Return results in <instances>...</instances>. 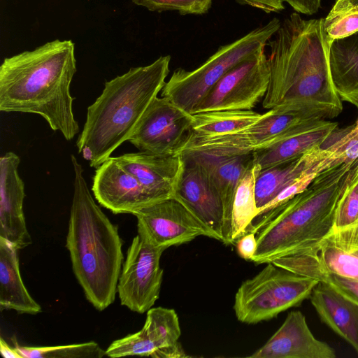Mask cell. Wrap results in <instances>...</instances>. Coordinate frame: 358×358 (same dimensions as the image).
Segmentation results:
<instances>
[{"label": "cell", "mask_w": 358, "mask_h": 358, "mask_svg": "<svg viewBox=\"0 0 358 358\" xmlns=\"http://www.w3.org/2000/svg\"><path fill=\"white\" fill-rule=\"evenodd\" d=\"M324 18L303 20L296 13L285 18L267 45L269 84L264 108L303 110L327 120L343 103L331 77Z\"/></svg>", "instance_id": "obj_1"}, {"label": "cell", "mask_w": 358, "mask_h": 358, "mask_svg": "<svg viewBox=\"0 0 358 358\" xmlns=\"http://www.w3.org/2000/svg\"><path fill=\"white\" fill-rule=\"evenodd\" d=\"M76 71L71 40L55 39L6 57L0 66V110L39 115L71 141L80 131L70 92Z\"/></svg>", "instance_id": "obj_2"}, {"label": "cell", "mask_w": 358, "mask_h": 358, "mask_svg": "<svg viewBox=\"0 0 358 358\" xmlns=\"http://www.w3.org/2000/svg\"><path fill=\"white\" fill-rule=\"evenodd\" d=\"M71 161L73 194L66 247L86 299L102 311L115 299L123 260L122 242L117 226L95 203L81 164L73 155Z\"/></svg>", "instance_id": "obj_3"}, {"label": "cell", "mask_w": 358, "mask_h": 358, "mask_svg": "<svg viewBox=\"0 0 358 358\" xmlns=\"http://www.w3.org/2000/svg\"><path fill=\"white\" fill-rule=\"evenodd\" d=\"M171 56L132 67L106 81L101 95L87 108L77 141L78 152L97 168L123 143L129 141L144 113L163 89Z\"/></svg>", "instance_id": "obj_4"}, {"label": "cell", "mask_w": 358, "mask_h": 358, "mask_svg": "<svg viewBox=\"0 0 358 358\" xmlns=\"http://www.w3.org/2000/svg\"><path fill=\"white\" fill-rule=\"evenodd\" d=\"M352 164H341L319 173L303 192L257 217L248 232L256 234L252 262L267 264L315 244L334 228L342 180Z\"/></svg>", "instance_id": "obj_5"}, {"label": "cell", "mask_w": 358, "mask_h": 358, "mask_svg": "<svg viewBox=\"0 0 358 358\" xmlns=\"http://www.w3.org/2000/svg\"><path fill=\"white\" fill-rule=\"evenodd\" d=\"M274 17L236 41L220 46L203 64L192 71L179 68L162 90L161 96L193 114L196 108L219 80L238 63L265 50L280 26Z\"/></svg>", "instance_id": "obj_6"}, {"label": "cell", "mask_w": 358, "mask_h": 358, "mask_svg": "<svg viewBox=\"0 0 358 358\" xmlns=\"http://www.w3.org/2000/svg\"><path fill=\"white\" fill-rule=\"evenodd\" d=\"M318 282L268 262L238 287L233 306L235 315L248 324L272 320L310 298Z\"/></svg>", "instance_id": "obj_7"}, {"label": "cell", "mask_w": 358, "mask_h": 358, "mask_svg": "<svg viewBox=\"0 0 358 358\" xmlns=\"http://www.w3.org/2000/svg\"><path fill=\"white\" fill-rule=\"evenodd\" d=\"M164 251L138 233L133 238L117 287L122 306L140 314L152 308L163 280L160 259Z\"/></svg>", "instance_id": "obj_8"}, {"label": "cell", "mask_w": 358, "mask_h": 358, "mask_svg": "<svg viewBox=\"0 0 358 358\" xmlns=\"http://www.w3.org/2000/svg\"><path fill=\"white\" fill-rule=\"evenodd\" d=\"M270 72L265 50L228 71L210 90L193 114L225 110H252L263 99Z\"/></svg>", "instance_id": "obj_9"}, {"label": "cell", "mask_w": 358, "mask_h": 358, "mask_svg": "<svg viewBox=\"0 0 358 358\" xmlns=\"http://www.w3.org/2000/svg\"><path fill=\"white\" fill-rule=\"evenodd\" d=\"M193 115L166 97L150 104L129 141L139 151L178 155L192 131Z\"/></svg>", "instance_id": "obj_10"}, {"label": "cell", "mask_w": 358, "mask_h": 358, "mask_svg": "<svg viewBox=\"0 0 358 358\" xmlns=\"http://www.w3.org/2000/svg\"><path fill=\"white\" fill-rule=\"evenodd\" d=\"M138 233L155 247L166 249L189 243L199 236L216 240L215 234L182 202L169 197L138 211Z\"/></svg>", "instance_id": "obj_11"}, {"label": "cell", "mask_w": 358, "mask_h": 358, "mask_svg": "<svg viewBox=\"0 0 358 358\" xmlns=\"http://www.w3.org/2000/svg\"><path fill=\"white\" fill-rule=\"evenodd\" d=\"M92 191L98 203L114 214L135 215L158 201L110 157L96 168Z\"/></svg>", "instance_id": "obj_12"}, {"label": "cell", "mask_w": 358, "mask_h": 358, "mask_svg": "<svg viewBox=\"0 0 358 358\" xmlns=\"http://www.w3.org/2000/svg\"><path fill=\"white\" fill-rule=\"evenodd\" d=\"M180 335L174 309L151 308L147 311L142 329L114 341L106 349V355L113 358L134 355L162 358L167 348L178 342Z\"/></svg>", "instance_id": "obj_13"}, {"label": "cell", "mask_w": 358, "mask_h": 358, "mask_svg": "<svg viewBox=\"0 0 358 358\" xmlns=\"http://www.w3.org/2000/svg\"><path fill=\"white\" fill-rule=\"evenodd\" d=\"M285 256L358 280V220L343 228H333L320 242Z\"/></svg>", "instance_id": "obj_14"}, {"label": "cell", "mask_w": 358, "mask_h": 358, "mask_svg": "<svg viewBox=\"0 0 358 358\" xmlns=\"http://www.w3.org/2000/svg\"><path fill=\"white\" fill-rule=\"evenodd\" d=\"M181 157L184 166L173 196L215 234L216 240L222 243L224 209L220 194L197 164Z\"/></svg>", "instance_id": "obj_15"}, {"label": "cell", "mask_w": 358, "mask_h": 358, "mask_svg": "<svg viewBox=\"0 0 358 358\" xmlns=\"http://www.w3.org/2000/svg\"><path fill=\"white\" fill-rule=\"evenodd\" d=\"M20 157L8 152L0 158V237L18 250L31 244L23 211L24 184L18 173Z\"/></svg>", "instance_id": "obj_16"}, {"label": "cell", "mask_w": 358, "mask_h": 358, "mask_svg": "<svg viewBox=\"0 0 358 358\" xmlns=\"http://www.w3.org/2000/svg\"><path fill=\"white\" fill-rule=\"evenodd\" d=\"M250 358H335L334 350L317 339L299 310L288 313L280 328Z\"/></svg>", "instance_id": "obj_17"}, {"label": "cell", "mask_w": 358, "mask_h": 358, "mask_svg": "<svg viewBox=\"0 0 358 358\" xmlns=\"http://www.w3.org/2000/svg\"><path fill=\"white\" fill-rule=\"evenodd\" d=\"M115 158L158 201L173 196L184 166L180 155H163L139 151Z\"/></svg>", "instance_id": "obj_18"}, {"label": "cell", "mask_w": 358, "mask_h": 358, "mask_svg": "<svg viewBox=\"0 0 358 358\" xmlns=\"http://www.w3.org/2000/svg\"><path fill=\"white\" fill-rule=\"evenodd\" d=\"M179 155L197 164L218 192L224 209L222 243L231 245L230 232L234 196L240 179L253 162V153L223 156L187 151Z\"/></svg>", "instance_id": "obj_19"}, {"label": "cell", "mask_w": 358, "mask_h": 358, "mask_svg": "<svg viewBox=\"0 0 358 358\" xmlns=\"http://www.w3.org/2000/svg\"><path fill=\"white\" fill-rule=\"evenodd\" d=\"M310 299L320 320L358 352V303L322 282Z\"/></svg>", "instance_id": "obj_20"}, {"label": "cell", "mask_w": 358, "mask_h": 358, "mask_svg": "<svg viewBox=\"0 0 358 358\" xmlns=\"http://www.w3.org/2000/svg\"><path fill=\"white\" fill-rule=\"evenodd\" d=\"M337 126L327 120L304 124L272 146L253 152L254 161L264 169L297 158L320 147Z\"/></svg>", "instance_id": "obj_21"}, {"label": "cell", "mask_w": 358, "mask_h": 358, "mask_svg": "<svg viewBox=\"0 0 358 358\" xmlns=\"http://www.w3.org/2000/svg\"><path fill=\"white\" fill-rule=\"evenodd\" d=\"M18 249L0 237V308L36 315L41 306L31 297L21 278Z\"/></svg>", "instance_id": "obj_22"}, {"label": "cell", "mask_w": 358, "mask_h": 358, "mask_svg": "<svg viewBox=\"0 0 358 358\" xmlns=\"http://www.w3.org/2000/svg\"><path fill=\"white\" fill-rule=\"evenodd\" d=\"M329 64L332 83L341 100L358 109V31L331 43Z\"/></svg>", "instance_id": "obj_23"}, {"label": "cell", "mask_w": 358, "mask_h": 358, "mask_svg": "<svg viewBox=\"0 0 358 358\" xmlns=\"http://www.w3.org/2000/svg\"><path fill=\"white\" fill-rule=\"evenodd\" d=\"M261 168L253 162L240 179L236 187L231 210L230 239L231 244L248 233L258 215L255 195L256 178Z\"/></svg>", "instance_id": "obj_24"}, {"label": "cell", "mask_w": 358, "mask_h": 358, "mask_svg": "<svg viewBox=\"0 0 358 358\" xmlns=\"http://www.w3.org/2000/svg\"><path fill=\"white\" fill-rule=\"evenodd\" d=\"M192 133L217 136L243 130L259 120L263 114L252 110H213L192 114Z\"/></svg>", "instance_id": "obj_25"}, {"label": "cell", "mask_w": 358, "mask_h": 358, "mask_svg": "<svg viewBox=\"0 0 358 358\" xmlns=\"http://www.w3.org/2000/svg\"><path fill=\"white\" fill-rule=\"evenodd\" d=\"M271 262L295 273L325 282L358 303L357 279L330 273L315 266L296 261L288 256L275 259Z\"/></svg>", "instance_id": "obj_26"}, {"label": "cell", "mask_w": 358, "mask_h": 358, "mask_svg": "<svg viewBox=\"0 0 358 358\" xmlns=\"http://www.w3.org/2000/svg\"><path fill=\"white\" fill-rule=\"evenodd\" d=\"M14 348L22 358H101L106 355L98 343H83L56 346H22L14 342Z\"/></svg>", "instance_id": "obj_27"}, {"label": "cell", "mask_w": 358, "mask_h": 358, "mask_svg": "<svg viewBox=\"0 0 358 358\" xmlns=\"http://www.w3.org/2000/svg\"><path fill=\"white\" fill-rule=\"evenodd\" d=\"M323 29L329 45L336 39L354 34L358 31V6L348 0H337L324 18Z\"/></svg>", "instance_id": "obj_28"}, {"label": "cell", "mask_w": 358, "mask_h": 358, "mask_svg": "<svg viewBox=\"0 0 358 358\" xmlns=\"http://www.w3.org/2000/svg\"><path fill=\"white\" fill-rule=\"evenodd\" d=\"M358 220V170L352 164L342 180L334 228L349 226Z\"/></svg>", "instance_id": "obj_29"}, {"label": "cell", "mask_w": 358, "mask_h": 358, "mask_svg": "<svg viewBox=\"0 0 358 358\" xmlns=\"http://www.w3.org/2000/svg\"><path fill=\"white\" fill-rule=\"evenodd\" d=\"M321 147L333 152L342 163L353 164L358 159V132L355 124L336 128Z\"/></svg>", "instance_id": "obj_30"}, {"label": "cell", "mask_w": 358, "mask_h": 358, "mask_svg": "<svg viewBox=\"0 0 358 358\" xmlns=\"http://www.w3.org/2000/svg\"><path fill=\"white\" fill-rule=\"evenodd\" d=\"M150 11L176 10L181 15H201L208 12L212 0H132Z\"/></svg>", "instance_id": "obj_31"}, {"label": "cell", "mask_w": 358, "mask_h": 358, "mask_svg": "<svg viewBox=\"0 0 358 358\" xmlns=\"http://www.w3.org/2000/svg\"><path fill=\"white\" fill-rule=\"evenodd\" d=\"M321 172L322 171L313 169L300 176L282 189L273 200L260 209L257 217L285 203L296 194L303 192Z\"/></svg>", "instance_id": "obj_32"}, {"label": "cell", "mask_w": 358, "mask_h": 358, "mask_svg": "<svg viewBox=\"0 0 358 358\" xmlns=\"http://www.w3.org/2000/svg\"><path fill=\"white\" fill-rule=\"evenodd\" d=\"M235 244L238 255L245 260L252 261L257 247L256 234L248 232L239 238Z\"/></svg>", "instance_id": "obj_33"}, {"label": "cell", "mask_w": 358, "mask_h": 358, "mask_svg": "<svg viewBox=\"0 0 358 358\" xmlns=\"http://www.w3.org/2000/svg\"><path fill=\"white\" fill-rule=\"evenodd\" d=\"M239 3L248 5L267 13L280 12L284 9L282 0H236Z\"/></svg>", "instance_id": "obj_34"}, {"label": "cell", "mask_w": 358, "mask_h": 358, "mask_svg": "<svg viewBox=\"0 0 358 358\" xmlns=\"http://www.w3.org/2000/svg\"><path fill=\"white\" fill-rule=\"evenodd\" d=\"M287 3L295 11L306 15H313L317 12L321 0H282Z\"/></svg>", "instance_id": "obj_35"}, {"label": "cell", "mask_w": 358, "mask_h": 358, "mask_svg": "<svg viewBox=\"0 0 358 358\" xmlns=\"http://www.w3.org/2000/svg\"><path fill=\"white\" fill-rule=\"evenodd\" d=\"M0 352L6 358H22L17 350L14 347H10L2 337L0 338Z\"/></svg>", "instance_id": "obj_36"}, {"label": "cell", "mask_w": 358, "mask_h": 358, "mask_svg": "<svg viewBox=\"0 0 358 358\" xmlns=\"http://www.w3.org/2000/svg\"><path fill=\"white\" fill-rule=\"evenodd\" d=\"M348 1H350L351 3H352L353 4L358 6V0H348Z\"/></svg>", "instance_id": "obj_37"}, {"label": "cell", "mask_w": 358, "mask_h": 358, "mask_svg": "<svg viewBox=\"0 0 358 358\" xmlns=\"http://www.w3.org/2000/svg\"><path fill=\"white\" fill-rule=\"evenodd\" d=\"M353 165L358 170V159L354 162Z\"/></svg>", "instance_id": "obj_38"}, {"label": "cell", "mask_w": 358, "mask_h": 358, "mask_svg": "<svg viewBox=\"0 0 358 358\" xmlns=\"http://www.w3.org/2000/svg\"><path fill=\"white\" fill-rule=\"evenodd\" d=\"M355 128L358 132V120H357V122L355 123Z\"/></svg>", "instance_id": "obj_39"}]
</instances>
